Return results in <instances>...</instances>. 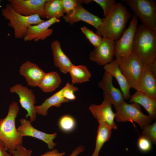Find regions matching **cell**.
<instances>
[{"instance_id":"obj_1","label":"cell","mask_w":156,"mask_h":156,"mask_svg":"<svg viewBox=\"0 0 156 156\" xmlns=\"http://www.w3.org/2000/svg\"><path fill=\"white\" fill-rule=\"evenodd\" d=\"M131 16L125 6L117 3L111 12L103 19L96 29V34L117 41L122 35Z\"/></svg>"},{"instance_id":"obj_2","label":"cell","mask_w":156,"mask_h":156,"mask_svg":"<svg viewBox=\"0 0 156 156\" xmlns=\"http://www.w3.org/2000/svg\"><path fill=\"white\" fill-rule=\"evenodd\" d=\"M132 53L144 65H148L156 60V30L142 24L137 26Z\"/></svg>"},{"instance_id":"obj_3","label":"cell","mask_w":156,"mask_h":156,"mask_svg":"<svg viewBox=\"0 0 156 156\" xmlns=\"http://www.w3.org/2000/svg\"><path fill=\"white\" fill-rule=\"evenodd\" d=\"M19 110L17 103L13 102L9 106L6 116L0 119V139L8 151L15 150L22 145L23 137L18 133L15 124Z\"/></svg>"},{"instance_id":"obj_4","label":"cell","mask_w":156,"mask_h":156,"mask_svg":"<svg viewBox=\"0 0 156 156\" xmlns=\"http://www.w3.org/2000/svg\"><path fill=\"white\" fill-rule=\"evenodd\" d=\"M1 14L5 19L9 21L8 25L13 28L16 39H23L30 26L38 24L44 21L38 14L28 16L21 15L13 9L9 3L2 9Z\"/></svg>"},{"instance_id":"obj_5","label":"cell","mask_w":156,"mask_h":156,"mask_svg":"<svg viewBox=\"0 0 156 156\" xmlns=\"http://www.w3.org/2000/svg\"><path fill=\"white\" fill-rule=\"evenodd\" d=\"M114 107L116 111L115 119L118 122L130 121L133 123L134 121L143 130L152 120L148 115L143 113L140 105L138 103L129 104L125 101Z\"/></svg>"},{"instance_id":"obj_6","label":"cell","mask_w":156,"mask_h":156,"mask_svg":"<svg viewBox=\"0 0 156 156\" xmlns=\"http://www.w3.org/2000/svg\"><path fill=\"white\" fill-rule=\"evenodd\" d=\"M142 24L156 30V2L153 0H124Z\"/></svg>"},{"instance_id":"obj_7","label":"cell","mask_w":156,"mask_h":156,"mask_svg":"<svg viewBox=\"0 0 156 156\" xmlns=\"http://www.w3.org/2000/svg\"><path fill=\"white\" fill-rule=\"evenodd\" d=\"M131 88L134 89L144 65L139 59L131 53L127 56L115 60Z\"/></svg>"},{"instance_id":"obj_8","label":"cell","mask_w":156,"mask_h":156,"mask_svg":"<svg viewBox=\"0 0 156 156\" xmlns=\"http://www.w3.org/2000/svg\"><path fill=\"white\" fill-rule=\"evenodd\" d=\"M10 91L18 95L21 106L27 112L26 118L29 117L31 122L34 121L37 113L35 105L36 102V96L32 90L21 84H17L11 87Z\"/></svg>"},{"instance_id":"obj_9","label":"cell","mask_w":156,"mask_h":156,"mask_svg":"<svg viewBox=\"0 0 156 156\" xmlns=\"http://www.w3.org/2000/svg\"><path fill=\"white\" fill-rule=\"evenodd\" d=\"M138 21V18L134 15L128 27L115 41L114 56L116 58L126 56L132 53Z\"/></svg>"},{"instance_id":"obj_10","label":"cell","mask_w":156,"mask_h":156,"mask_svg":"<svg viewBox=\"0 0 156 156\" xmlns=\"http://www.w3.org/2000/svg\"><path fill=\"white\" fill-rule=\"evenodd\" d=\"M13 9L17 13L25 16L35 14L41 18H46L44 5L47 0H8Z\"/></svg>"},{"instance_id":"obj_11","label":"cell","mask_w":156,"mask_h":156,"mask_svg":"<svg viewBox=\"0 0 156 156\" xmlns=\"http://www.w3.org/2000/svg\"><path fill=\"white\" fill-rule=\"evenodd\" d=\"M115 41L103 37L101 43L90 53V59L100 66L105 65L112 62L114 56Z\"/></svg>"},{"instance_id":"obj_12","label":"cell","mask_w":156,"mask_h":156,"mask_svg":"<svg viewBox=\"0 0 156 156\" xmlns=\"http://www.w3.org/2000/svg\"><path fill=\"white\" fill-rule=\"evenodd\" d=\"M81 1L78 0L75 8L66 13L63 18L71 25L80 21H84L93 26L96 29L102 23L103 19L90 12L81 5Z\"/></svg>"},{"instance_id":"obj_13","label":"cell","mask_w":156,"mask_h":156,"mask_svg":"<svg viewBox=\"0 0 156 156\" xmlns=\"http://www.w3.org/2000/svg\"><path fill=\"white\" fill-rule=\"evenodd\" d=\"M21 125L17 128L19 134L22 137L30 136L39 139L45 143L50 150L53 149L56 144L53 140L57 136V133L48 134L34 128L29 120L24 118L20 120Z\"/></svg>"},{"instance_id":"obj_14","label":"cell","mask_w":156,"mask_h":156,"mask_svg":"<svg viewBox=\"0 0 156 156\" xmlns=\"http://www.w3.org/2000/svg\"><path fill=\"white\" fill-rule=\"evenodd\" d=\"M59 18H52L37 25H31L28 27L26 34L23 38L25 41L37 42L44 40L53 34V30L49 28L52 25L59 23Z\"/></svg>"},{"instance_id":"obj_15","label":"cell","mask_w":156,"mask_h":156,"mask_svg":"<svg viewBox=\"0 0 156 156\" xmlns=\"http://www.w3.org/2000/svg\"><path fill=\"white\" fill-rule=\"evenodd\" d=\"M113 78L111 75L105 71L98 86L103 90V97L108 99L115 107L125 101V99L121 90L114 86Z\"/></svg>"},{"instance_id":"obj_16","label":"cell","mask_w":156,"mask_h":156,"mask_svg":"<svg viewBox=\"0 0 156 156\" xmlns=\"http://www.w3.org/2000/svg\"><path fill=\"white\" fill-rule=\"evenodd\" d=\"M99 105L92 104L89 109L95 118L98 121L101 120L107 124L112 129H116L117 125L114 121L115 113L112 109V104L106 98Z\"/></svg>"},{"instance_id":"obj_17","label":"cell","mask_w":156,"mask_h":156,"mask_svg":"<svg viewBox=\"0 0 156 156\" xmlns=\"http://www.w3.org/2000/svg\"><path fill=\"white\" fill-rule=\"evenodd\" d=\"M156 78L148 66L144 65L134 89L156 99Z\"/></svg>"},{"instance_id":"obj_18","label":"cell","mask_w":156,"mask_h":156,"mask_svg":"<svg viewBox=\"0 0 156 156\" xmlns=\"http://www.w3.org/2000/svg\"><path fill=\"white\" fill-rule=\"evenodd\" d=\"M19 72L25 78L27 85L34 87H38L46 73L36 64L29 61L21 65Z\"/></svg>"},{"instance_id":"obj_19","label":"cell","mask_w":156,"mask_h":156,"mask_svg":"<svg viewBox=\"0 0 156 156\" xmlns=\"http://www.w3.org/2000/svg\"><path fill=\"white\" fill-rule=\"evenodd\" d=\"M51 48L54 65L62 73L67 74L74 64L63 51L60 42L57 40L53 41L51 43Z\"/></svg>"},{"instance_id":"obj_20","label":"cell","mask_w":156,"mask_h":156,"mask_svg":"<svg viewBox=\"0 0 156 156\" xmlns=\"http://www.w3.org/2000/svg\"><path fill=\"white\" fill-rule=\"evenodd\" d=\"M105 72L109 73L116 79L120 88L125 99H129L131 96V88L127 79L120 71L118 66L115 60L104 66Z\"/></svg>"},{"instance_id":"obj_21","label":"cell","mask_w":156,"mask_h":156,"mask_svg":"<svg viewBox=\"0 0 156 156\" xmlns=\"http://www.w3.org/2000/svg\"><path fill=\"white\" fill-rule=\"evenodd\" d=\"M130 103H135L142 106L152 120L156 119V99L151 97L138 91L130 98Z\"/></svg>"},{"instance_id":"obj_22","label":"cell","mask_w":156,"mask_h":156,"mask_svg":"<svg viewBox=\"0 0 156 156\" xmlns=\"http://www.w3.org/2000/svg\"><path fill=\"white\" fill-rule=\"evenodd\" d=\"M68 101L63 97L61 89L46 99L41 105L36 106V111L38 114L46 116L48 114V109L51 107H59L62 103Z\"/></svg>"},{"instance_id":"obj_23","label":"cell","mask_w":156,"mask_h":156,"mask_svg":"<svg viewBox=\"0 0 156 156\" xmlns=\"http://www.w3.org/2000/svg\"><path fill=\"white\" fill-rule=\"evenodd\" d=\"M98 127L95 149L91 156H98L99 152L104 143L111 137L112 128L106 123L98 121Z\"/></svg>"},{"instance_id":"obj_24","label":"cell","mask_w":156,"mask_h":156,"mask_svg":"<svg viewBox=\"0 0 156 156\" xmlns=\"http://www.w3.org/2000/svg\"><path fill=\"white\" fill-rule=\"evenodd\" d=\"M62 81L58 73L53 71L45 73L38 87L43 92H49L55 90Z\"/></svg>"},{"instance_id":"obj_25","label":"cell","mask_w":156,"mask_h":156,"mask_svg":"<svg viewBox=\"0 0 156 156\" xmlns=\"http://www.w3.org/2000/svg\"><path fill=\"white\" fill-rule=\"evenodd\" d=\"M68 73L73 84L88 81L91 76V73L87 66L83 65H73L69 69Z\"/></svg>"},{"instance_id":"obj_26","label":"cell","mask_w":156,"mask_h":156,"mask_svg":"<svg viewBox=\"0 0 156 156\" xmlns=\"http://www.w3.org/2000/svg\"><path fill=\"white\" fill-rule=\"evenodd\" d=\"M44 10L46 18L48 19L59 18L65 13L61 0H47Z\"/></svg>"},{"instance_id":"obj_27","label":"cell","mask_w":156,"mask_h":156,"mask_svg":"<svg viewBox=\"0 0 156 156\" xmlns=\"http://www.w3.org/2000/svg\"><path fill=\"white\" fill-rule=\"evenodd\" d=\"M76 125L74 118L69 115H64L62 116L58 121V125L62 131L69 132L73 131Z\"/></svg>"},{"instance_id":"obj_28","label":"cell","mask_w":156,"mask_h":156,"mask_svg":"<svg viewBox=\"0 0 156 156\" xmlns=\"http://www.w3.org/2000/svg\"><path fill=\"white\" fill-rule=\"evenodd\" d=\"M82 32L95 47L99 46L101 43L102 38L101 36L94 33L86 26L80 27Z\"/></svg>"},{"instance_id":"obj_29","label":"cell","mask_w":156,"mask_h":156,"mask_svg":"<svg viewBox=\"0 0 156 156\" xmlns=\"http://www.w3.org/2000/svg\"><path fill=\"white\" fill-rule=\"evenodd\" d=\"M142 136L150 140L152 143L156 144V122L146 126L143 129Z\"/></svg>"},{"instance_id":"obj_30","label":"cell","mask_w":156,"mask_h":156,"mask_svg":"<svg viewBox=\"0 0 156 156\" xmlns=\"http://www.w3.org/2000/svg\"><path fill=\"white\" fill-rule=\"evenodd\" d=\"M61 90L63 97L69 101L73 100L75 99L74 92L77 91L78 89L77 87L68 82Z\"/></svg>"},{"instance_id":"obj_31","label":"cell","mask_w":156,"mask_h":156,"mask_svg":"<svg viewBox=\"0 0 156 156\" xmlns=\"http://www.w3.org/2000/svg\"><path fill=\"white\" fill-rule=\"evenodd\" d=\"M102 8L104 16H106L113 10L117 3L114 0H93Z\"/></svg>"},{"instance_id":"obj_32","label":"cell","mask_w":156,"mask_h":156,"mask_svg":"<svg viewBox=\"0 0 156 156\" xmlns=\"http://www.w3.org/2000/svg\"><path fill=\"white\" fill-rule=\"evenodd\" d=\"M137 145L139 150L143 152L149 151L152 148V142L147 138L142 136L139 137Z\"/></svg>"},{"instance_id":"obj_33","label":"cell","mask_w":156,"mask_h":156,"mask_svg":"<svg viewBox=\"0 0 156 156\" xmlns=\"http://www.w3.org/2000/svg\"><path fill=\"white\" fill-rule=\"evenodd\" d=\"M12 156H31L33 151L27 149L22 145L18 146L15 150L8 151Z\"/></svg>"},{"instance_id":"obj_34","label":"cell","mask_w":156,"mask_h":156,"mask_svg":"<svg viewBox=\"0 0 156 156\" xmlns=\"http://www.w3.org/2000/svg\"><path fill=\"white\" fill-rule=\"evenodd\" d=\"M65 13L73 10L77 5L78 0H61Z\"/></svg>"},{"instance_id":"obj_35","label":"cell","mask_w":156,"mask_h":156,"mask_svg":"<svg viewBox=\"0 0 156 156\" xmlns=\"http://www.w3.org/2000/svg\"><path fill=\"white\" fill-rule=\"evenodd\" d=\"M65 154L64 152L60 153L58 150L54 149L47 151L40 156H63Z\"/></svg>"},{"instance_id":"obj_36","label":"cell","mask_w":156,"mask_h":156,"mask_svg":"<svg viewBox=\"0 0 156 156\" xmlns=\"http://www.w3.org/2000/svg\"><path fill=\"white\" fill-rule=\"evenodd\" d=\"M7 151L3 143L0 139V156H12Z\"/></svg>"},{"instance_id":"obj_37","label":"cell","mask_w":156,"mask_h":156,"mask_svg":"<svg viewBox=\"0 0 156 156\" xmlns=\"http://www.w3.org/2000/svg\"><path fill=\"white\" fill-rule=\"evenodd\" d=\"M85 147L82 145H80L75 148L69 156H77L78 154L84 151Z\"/></svg>"},{"instance_id":"obj_38","label":"cell","mask_w":156,"mask_h":156,"mask_svg":"<svg viewBox=\"0 0 156 156\" xmlns=\"http://www.w3.org/2000/svg\"><path fill=\"white\" fill-rule=\"evenodd\" d=\"M151 71L156 77V60L148 65Z\"/></svg>"},{"instance_id":"obj_39","label":"cell","mask_w":156,"mask_h":156,"mask_svg":"<svg viewBox=\"0 0 156 156\" xmlns=\"http://www.w3.org/2000/svg\"><path fill=\"white\" fill-rule=\"evenodd\" d=\"M92 1V0H83L81 1L82 2H83L84 3H91Z\"/></svg>"},{"instance_id":"obj_40","label":"cell","mask_w":156,"mask_h":156,"mask_svg":"<svg viewBox=\"0 0 156 156\" xmlns=\"http://www.w3.org/2000/svg\"><path fill=\"white\" fill-rule=\"evenodd\" d=\"M1 1V0H0V2Z\"/></svg>"}]
</instances>
